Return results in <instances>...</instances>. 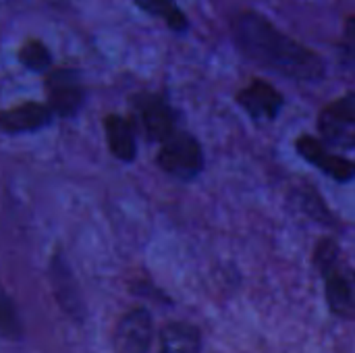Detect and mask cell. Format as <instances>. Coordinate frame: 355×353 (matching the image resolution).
<instances>
[{
    "label": "cell",
    "instance_id": "4fadbf2b",
    "mask_svg": "<svg viewBox=\"0 0 355 353\" xmlns=\"http://www.w3.org/2000/svg\"><path fill=\"white\" fill-rule=\"evenodd\" d=\"M52 285H54V291H56V298H58L62 310L69 312L71 316L79 318L83 304L79 300V293H77V287L71 279V273L60 262V258H54V262H52Z\"/></svg>",
    "mask_w": 355,
    "mask_h": 353
},
{
    "label": "cell",
    "instance_id": "52a82bcc",
    "mask_svg": "<svg viewBox=\"0 0 355 353\" xmlns=\"http://www.w3.org/2000/svg\"><path fill=\"white\" fill-rule=\"evenodd\" d=\"M295 150L306 162L314 164L320 173L335 179L337 183H349L355 179V160L331 152L324 139H318L314 135H302L295 141Z\"/></svg>",
    "mask_w": 355,
    "mask_h": 353
},
{
    "label": "cell",
    "instance_id": "e0dca14e",
    "mask_svg": "<svg viewBox=\"0 0 355 353\" xmlns=\"http://www.w3.org/2000/svg\"><path fill=\"white\" fill-rule=\"evenodd\" d=\"M2 335L6 339H17L19 337V320H17V310L12 308V302L8 295L2 300Z\"/></svg>",
    "mask_w": 355,
    "mask_h": 353
},
{
    "label": "cell",
    "instance_id": "9c48e42d",
    "mask_svg": "<svg viewBox=\"0 0 355 353\" xmlns=\"http://www.w3.org/2000/svg\"><path fill=\"white\" fill-rule=\"evenodd\" d=\"M152 343V318L148 310H129L116 325L114 350L116 353H148Z\"/></svg>",
    "mask_w": 355,
    "mask_h": 353
},
{
    "label": "cell",
    "instance_id": "7c38bea8",
    "mask_svg": "<svg viewBox=\"0 0 355 353\" xmlns=\"http://www.w3.org/2000/svg\"><path fill=\"white\" fill-rule=\"evenodd\" d=\"M200 331L189 322H168L160 331V353H200Z\"/></svg>",
    "mask_w": 355,
    "mask_h": 353
},
{
    "label": "cell",
    "instance_id": "5bb4252c",
    "mask_svg": "<svg viewBox=\"0 0 355 353\" xmlns=\"http://www.w3.org/2000/svg\"><path fill=\"white\" fill-rule=\"evenodd\" d=\"M144 12L162 19L168 29H173L175 33H185L189 29V19L183 12V8H179L177 0H133Z\"/></svg>",
    "mask_w": 355,
    "mask_h": 353
},
{
    "label": "cell",
    "instance_id": "ba28073f",
    "mask_svg": "<svg viewBox=\"0 0 355 353\" xmlns=\"http://www.w3.org/2000/svg\"><path fill=\"white\" fill-rule=\"evenodd\" d=\"M235 100L254 121H275L285 104L283 94L272 83L258 77L241 87L235 94Z\"/></svg>",
    "mask_w": 355,
    "mask_h": 353
},
{
    "label": "cell",
    "instance_id": "5b68a950",
    "mask_svg": "<svg viewBox=\"0 0 355 353\" xmlns=\"http://www.w3.org/2000/svg\"><path fill=\"white\" fill-rule=\"evenodd\" d=\"M318 131L331 148L355 150V92L339 96L320 110Z\"/></svg>",
    "mask_w": 355,
    "mask_h": 353
},
{
    "label": "cell",
    "instance_id": "7a4b0ae2",
    "mask_svg": "<svg viewBox=\"0 0 355 353\" xmlns=\"http://www.w3.org/2000/svg\"><path fill=\"white\" fill-rule=\"evenodd\" d=\"M314 264L324 277L327 302L333 314L355 320V268L341 260L335 239H320L314 250Z\"/></svg>",
    "mask_w": 355,
    "mask_h": 353
},
{
    "label": "cell",
    "instance_id": "30bf717a",
    "mask_svg": "<svg viewBox=\"0 0 355 353\" xmlns=\"http://www.w3.org/2000/svg\"><path fill=\"white\" fill-rule=\"evenodd\" d=\"M52 108L48 104L40 102H23L19 106H12L2 112L0 127L6 135H19V133H33L52 123Z\"/></svg>",
    "mask_w": 355,
    "mask_h": 353
},
{
    "label": "cell",
    "instance_id": "277c9868",
    "mask_svg": "<svg viewBox=\"0 0 355 353\" xmlns=\"http://www.w3.org/2000/svg\"><path fill=\"white\" fill-rule=\"evenodd\" d=\"M131 110H133L135 121L148 141L162 144L179 129L177 112L173 110V106L168 104L164 94L139 92V94L131 96Z\"/></svg>",
    "mask_w": 355,
    "mask_h": 353
},
{
    "label": "cell",
    "instance_id": "8992f818",
    "mask_svg": "<svg viewBox=\"0 0 355 353\" xmlns=\"http://www.w3.org/2000/svg\"><path fill=\"white\" fill-rule=\"evenodd\" d=\"M46 94L52 112L64 119L75 117L85 98L79 73L71 67H56L46 73Z\"/></svg>",
    "mask_w": 355,
    "mask_h": 353
},
{
    "label": "cell",
    "instance_id": "2e32d148",
    "mask_svg": "<svg viewBox=\"0 0 355 353\" xmlns=\"http://www.w3.org/2000/svg\"><path fill=\"white\" fill-rule=\"evenodd\" d=\"M339 54L347 64H355V15L345 19L343 33L339 40Z\"/></svg>",
    "mask_w": 355,
    "mask_h": 353
},
{
    "label": "cell",
    "instance_id": "9a60e30c",
    "mask_svg": "<svg viewBox=\"0 0 355 353\" xmlns=\"http://www.w3.org/2000/svg\"><path fill=\"white\" fill-rule=\"evenodd\" d=\"M17 58L27 71H33V73H48L52 64V54L46 48V44L40 40H27L19 48Z\"/></svg>",
    "mask_w": 355,
    "mask_h": 353
},
{
    "label": "cell",
    "instance_id": "3957f363",
    "mask_svg": "<svg viewBox=\"0 0 355 353\" xmlns=\"http://www.w3.org/2000/svg\"><path fill=\"white\" fill-rule=\"evenodd\" d=\"M156 164L177 181H193L204 171V152L200 141L187 133L177 129L168 139L162 141V148L156 156Z\"/></svg>",
    "mask_w": 355,
    "mask_h": 353
},
{
    "label": "cell",
    "instance_id": "8fae6325",
    "mask_svg": "<svg viewBox=\"0 0 355 353\" xmlns=\"http://www.w3.org/2000/svg\"><path fill=\"white\" fill-rule=\"evenodd\" d=\"M104 133L110 154L121 162H133L135 160V125L123 117V114H106L104 119Z\"/></svg>",
    "mask_w": 355,
    "mask_h": 353
},
{
    "label": "cell",
    "instance_id": "6da1fadb",
    "mask_svg": "<svg viewBox=\"0 0 355 353\" xmlns=\"http://www.w3.org/2000/svg\"><path fill=\"white\" fill-rule=\"evenodd\" d=\"M235 48L243 58L293 81H320L327 75L324 58L275 27L264 15L243 10L231 23Z\"/></svg>",
    "mask_w": 355,
    "mask_h": 353
}]
</instances>
